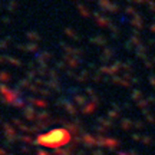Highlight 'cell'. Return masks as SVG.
Here are the masks:
<instances>
[{"label": "cell", "mask_w": 155, "mask_h": 155, "mask_svg": "<svg viewBox=\"0 0 155 155\" xmlns=\"http://www.w3.org/2000/svg\"><path fill=\"white\" fill-rule=\"evenodd\" d=\"M69 141H71V134L66 129H53L45 135H40L38 138V144L48 148H58V147H63Z\"/></svg>", "instance_id": "obj_1"}]
</instances>
